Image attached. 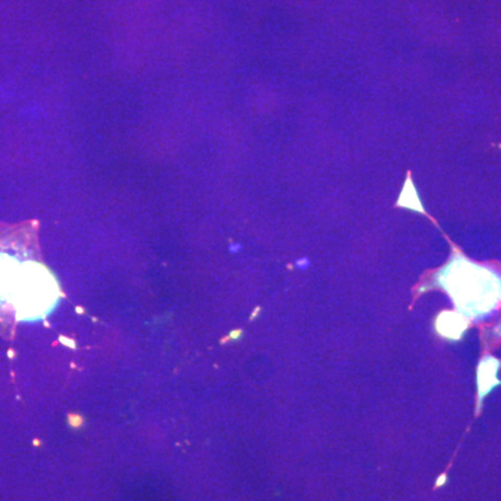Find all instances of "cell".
<instances>
[{
    "label": "cell",
    "mask_w": 501,
    "mask_h": 501,
    "mask_svg": "<svg viewBox=\"0 0 501 501\" xmlns=\"http://www.w3.org/2000/svg\"><path fill=\"white\" fill-rule=\"evenodd\" d=\"M439 283L471 318L485 315L501 300V277L462 256H455L439 273Z\"/></svg>",
    "instance_id": "cell-2"
},
{
    "label": "cell",
    "mask_w": 501,
    "mask_h": 501,
    "mask_svg": "<svg viewBox=\"0 0 501 501\" xmlns=\"http://www.w3.org/2000/svg\"><path fill=\"white\" fill-rule=\"evenodd\" d=\"M59 296L58 280L39 248L38 223L0 225V331L45 318Z\"/></svg>",
    "instance_id": "cell-1"
}]
</instances>
